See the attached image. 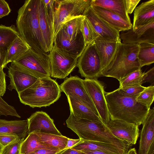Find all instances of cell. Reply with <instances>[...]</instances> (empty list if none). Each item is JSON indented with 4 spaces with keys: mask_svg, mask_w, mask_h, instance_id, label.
Returning <instances> with one entry per match:
<instances>
[{
    "mask_svg": "<svg viewBox=\"0 0 154 154\" xmlns=\"http://www.w3.org/2000/svg\"><path fill=\"white\" fill-rule=\"evenodd\" d=\"M110 119L123 121L138 126L142 124L149 109L137 97L121 93L117 89L105 93Z\"/></svg>",
    "mask_w": 154,
    "mask_h": 154,
    "instance_id": "1",
    "label": "cell"
},
{
    "mask_svg": "<svg viewBox=\"0 0 154 154\" xmlns=\"http://www.w3.org/2000/svg\"><path fill=\"white\" fill-rule=\"evenodd\" d=\"M39 1H25L17 12L16 28L19 36L31 48L44 52L38 22Z\"/></svg>",
    "mask_w": 154,
    "mask_h": 154,
    "instance_id": "2",
    "label": "cell"
},
{
    "mask_svg": "<svg viewBox=\"0 0 154 154\" xmlns=\"http://www.w3.org/2000/svg\"><path fill=\"white\" fill-rule=\"evenodd\" d=\"M67 127L84 140L112 143L129 149L132 145L115 136L107 126L97 121L75 117L70 113Z\"/></svg>",
    "mask_w": 154,
    "mask_h": 154,
    "instance_id": "3",
    "label": "cell"
},
{
    "mask_svg": "<svg viewBox=\"0 0 154 154\" xmlns=\"http://www.w3.org/2000/svg\"><path fill=\"white\" fill-rule=\"evenodd\" d=\"M60 86L50 77L38 78L31 86L19 93L18 97L23 104L33 108L49 106L61 96Z\"/></svg>",
    "mask_w": 154,
    "mask_h": 154,
    "instance_id": "4",
    "label": "cell"
},
{
    "mask_svg": "<svg viewBox=\"0 0 154 154\" xmlns=\"http://www.w3.org/2000/svg\"><path fill=\"white\" fill-rule=\"evenodd\" d=\"M139 48V45L121 43L112 61L102 71L101 76L114 78L120 82L130 73L141 69L137 57Z\"/></svg>",
    "mask_w": 154,
    "mask_h": 154,
    "instance_id": "5",
    "label": "cell"
},
{
    "mask_svg": "<svg viewBox=\"0 0 154 154\" xmlns=\"http://www.w3.org/2000/svg\"><path fill=\"white\" fill-rule=\"evenodd\" d=\"M90 0H58L53 23V40L63 25L75 17L83 15L90 5Z\"/></svg>",
    "mask_w": 154,
    "mask_h": 154,
    "instance_id": "6",
    "label": "cell"
},
{
    "mask_svg": "<svg viewBox=\"0 0 154 154\" xmlns=\"http://www.w3.org/2000/svg\"><path fill=\"white\" fill-rule=\"evenodd\" d=\"M48 54L31 48L14 62L24 69L39 78L50 77Z\"/></svg>",
    "mask_w": 154,
    "mask_h": 154,
    "instance_id": "7",
    "label": "cell"
},
{
    "mask_svg": "<svg viewBox=\"0 0 154 154\" xmlns=\"http://www.w3.org/2000/svg\"><path fill=\"white\" fill-rule=\"evenodd\" d=\"M78 59L77 66L82 77L97 79L101 76V61L94 42L86 46Z\"/></svg>",
    "mask_w": 154,
    "mask_h": 154,
    "instance_id": "8",
    "label": "cell"
},
{
    "mask_svg": "<svg viewBox=\"0 0 154 154\" xmlns=\"http://www.w3.org/2000/svg\"><path fill=\"white\" fill-rule=\"evenodd\" d=\"M51 76L63 79L66 77L77 66L78 59L65 53L53 46L49 52Z\"/></svg>",
    "mask_w": 154,
    "mask_h": 154,
    "instance_id": "9",
    "label": "cell"
},
{
    "mask_svg": "<svg viewBox=\"0 0 154 154\" xmlns=\"http://www.w3.org/2000/svg\"><path fill=\"white\" fill-rule=\"evenodd\" d=\"M83 82L86 91L102 122L107 125L110 119L104 86L97 79H85Z\"/></svg>",
    "mask_w": 154,
    "mask_h": 154,
    "instance_id": "10",
    "label": "cell"
},
{
    "mask_svg": "<svg viewBox=\"0 0 154 154\" xmlns=\"http://www.w3.org/2000/svg\"><path fill=\"white\" fill-rule=\"evenodd\" d=\"M8 69L10 84L8 88L11 91L14 89L18 94L30 87L39 78L23 69L14 61L11 62Z\"/></svg>",
    "mask_w": 154,
    "mask_h": 154,
    "instance_id": "11",
    "label": "cell"
},
{
    "mask_svg": "<svg viewBox=\"0 0 154 154\" xmlns=\"http://www.w3.org/2000/svg\"><path fill=\"white\" fill-rule=\"evenodd\" d=\"M61 91L66 96H74L80 99L98 116L99 114L84 85L83 79L75 76L66 79L60 86Z\"/></svg>",
    "mask_w": 154,
    "mask_h": 154,
    "instance_id": "12",
    "label": "cell"
},
{
    "mask_svg": "<svg viewBox=\"0 0 154 154\" xmlns=\"http://www.w3.org/2000/svg\"><path fill=\"white\" fill-rule=\"evenodd\" d=\"M54 44L53 46L77 59L86 46L81 31L75 38L70 39L61 28L56 35Z\"/></svg>",
    "mask_w": 154,
    "mask_h": 154,
    "instance_id": "13",
    "label": "cell"
},
{
    "mask_svg": "<svg viewBox=\"0 0 154 154\" xmlns=\"http://www.w3.org/2000/svg\"><path fill=\"white\" fill-rule=\"evenodd\" d=\"M107 126L118 139L132 145L136 144L139 135L137 125L123 121L110 119Z\"/></svg>",
    "mask_w": 154,
    "mask_h": 154,
    "instance_id": "14",
    "label": "cell"
},
{
    "mask_svg": "<svg viewBox=\"0 0 154 154\" xmlns=\"http://www.w3.org/2000/svg\"><path fill=\"white\" fill-rule=\"evenodd\" d=\"M28 134L42 133L61 136L56 127L53 120L45 112L37 111L27 119Z\"/></svg>",
    "mask_w": 154,
    "mask_h": 154,
    "instance_id": "15",
    "label": "cell"
},
{
    "mask_svg": "<svg viewBox=\"0 0 154 154\" xmlns=\"http://www.w3.org/2000/svg\"><path fill=\"white\" fill-rule=\"evenodd\" d=\"M122 43L140 45L143 43L154 44V21L139 27L134 31L132 28L120 34Z\"/></svg>",
    "mask_w": 154,
    "mask_h": 154,
    "instance_id": "16",
    "label": "cell"
},
{
    "mask_svg": "<svg viewBox=\"0 0 154 154\" xmlns=\"http://www.w3.org/2000/svg\"><path fill=\"white\" fill-rule=\"evenodd\" d=\"M83 15L88 19L98 37L112 40H121L119 32L98 16L90 5Z\"/></svg>",
    "mask_w": 154,
    "mask_h": 154,
    "instance_id": "17",
    "label": "cell"
},
{
    "mask_svg": "<svg viewBox=\"0 0 154 154\" xmlns=\"http://www.w3.org/2000/svg\"><path fill=\"white\" fill-rule=\"evenodd\" d=\"M138 154H149L154 151V108L149 109L142 124Z\"/></svg>",
    "mask_w": 154,
    "mask_h": 154,
    "instance_id": "18",
    "label": "cell"
},
{
    "mask_svg": "<svg viewBox=\"0 0 154 154\" xmlns=\"http://www.w3.org/2000/svg\"><path fill=\"white\" fill-rule=\"evenodd\" d=\"M38 22L42 37L44 52L48 53L54 45L52 25L48 15L43 0H39L38 7Z\"/></svg>",
    "mask_w": 154,
    "mask_h": 154,
    "instance_id": "19",
    "label": "cell"
},
{
    "mask_svg": "<svg viewBox=\"0 0 154 154\" xmlns=\"http://www.w3.org/2000/svg\"><path fill=\"white\" fill-rule=\"evenodd\" d=\"M82 152L99 151L110 154H126L129 149L112 143L84 140L70 148Z\"/></svg>",
    "mask_w": 154,
    "mask_h": 154,
    "instance_id": "20",
    "label": "cell"
},
{
    "mask_svg": "<svg viewBox=\"0 0 154 154\" xmlns=\"http://www.w3.org/2000/svg\"><path fill=\"white\" fill-rule=\"evenodd\" d=\"M121 40H115L98 37L94 42L99 55L102 71L106 68L114 58Z\"/></svg>",
    "mask_w": 154,
    "mask_h": 154,
    "instance_id": "21",
    "label": "cell"
},
{
    "mask_svg": "<svg viewBox=\"0 0 154 154\" xmlns=\"http://www.w3.org/2000/svg\"><path fill=\"white\" fill-rule=\"evenodd\" d=\"M153 21H154V0H150L142 3L134 9L132 28L134 31L139 27Z\"/></svg>",
    "mask_w": 154,
    "mask_h": 154,
    "instance_id": "22",
    "label": "cell"
},
{
    "mask_svg": "<svg viewBox=\"0 0 154 154\" xmlns=\"http://www.w3.org/2000/svg\"><path fill=\"white\" fill-rule=\"evenodd\" d=\"M97 15L119 32L128 30L132 24L118 15L100 7L90 5Z\"/></svg>",
    "mask_w": 154,
    "mask_h": 154,
    "instance_id": "23",
    "label": "cell"
},
{
    "mask_svg": "<svg viewBox=\"0 0 154 154\" xmlns=\"http://www.w3.org/2000/svg\"><path fill=\"white\" fill-rule=\"evenodd\" d=\"M67 98L70 113L74 116L103 123L99 116L80 99L72 96H68Z\"/></svg>",
    "mask_w": 154,
    "mask_h": 154,
    "instance_id": "24",
    "label": "cell"
},
{
    "mask_svg": "<svg viewBox=\"0 0 154 154\" xmlns=\"http://www.w3.org/2000/svg\"><path fill=\"white\" fill-rule=\"evenodd\" d=\"M27 120H8L0 119V133L16 135L24 138L28 134Z\"/></svg>",
    "mask_w": 154,
    "mask_h": 154,
    "instance_id": "25",
    "label": "cell"
},
{
    "mask_svg": "<svg viewBox=\"0 0 154 154\" xmlns=\"http://www.w3.org/2000/svg\"><path fill=\"white\" fill-rule=\"evenodd\" d=\"M90 5L97 6L108 10L131 23L126 11L125 0H92Z\"/></svg>",
    "mask_w": 154,
    "mask_h": 154,
    "instance_id": "26",
    "label": "cell"
},
{
    "mask_svg": "<svg viewBox=\"0 0 154 154\" xmlns=\"http://www.w3.org/2000/svg\"><path fill=\"white\" fill-rule=\"evenodd\" d=\"M28 134L21 144L20 154H30L37 150L42 149L60 150L41 143L39 140L38 136L35 133H31Z\"/></svg>",
    "mask_w": 154,
    "mask_h": 154,
    "instance_id": "27",
    "label": "cell"
},
{
    "mask_svg": "<svg viewBox=\"0 0 154 154\" xmlns=\"http://www.w3.org/2000/svg\"><path fill=\"white\" fill-rule=\"evenodd\" d=\"M38 136L39 141L42 143L60 150L65 147L68 138L63 136L42 133H35Z\"/></svg>",
    "mask_w": 154,
    "mask_h": 154,
    "instance_id": "28",
    "label": "cell"
},
{
    "mask_svg": "<svg viewBox=\"0 0 154 154\" xmlns=\"http://www.w3.org/2000/svg\"><path fill=\"white\" fill-rule=\"evenodd\" d=\"M31 47L19 36L14 41L8 49L6 64L15 61Z\"/></svg>",
    "mask_w": 154,
    "mask_h": 154,
    "instance_id": "29",
    "label": "cell"
},
{
    "mask_svg": "<svg viewBox=\"0 0 154 154\" xmlns=\"http://www.w3.org/2000/svg\"><path fill=\"white\" fill-rule=\"evenodd\" d=\"M19 36L15 26L0 24V48L8 50L14 40Z\"/></svg>",
    "mask_w": 154,
    "mask_h": 154,
    "instance_id": "30",
    "label": "cell"
},
{
    "mask_svg": "<svg viewBox=\"0 0 154 154\" xmlns=\"http://www.w3.org/2000/svg\"><path fill=\"white\" fill-rule=\"evenodd\" d=\"M137 57L141 68L154 62V44L143 43L139 45Z\"/></svg>",
    "mask_w": 154,
    "mask_h": 154,
    "instance_id": "31",
    "label": "cell"
},
{
    "mask_svg": "<svg viewBox=\"0 0 154 154\" xmlns=\"http://www.w3.org/2000/svg\"><path fill=\"white\" fill-rule=\"evenodd\" d=\"M83 15L75 17L65 23L61 28L70 39L75 38L81 32Z\"/></svg>",
    "mask_w": 154,
    "mask_h": 154,
    "instance_id": "32",
    "label": "cell"
},
{
    "mask_svg": "<svg viewBox=\"0 0 154 154\" xmlns=\"http://www.w3.org/2000/svg\"><path fill=\"white\" fill-rule=\"evenodd\" d=\"M144 72L140 69L130 73L119 82V88L142 85Z\"/></svg>",
    "mask_w": 154,
    "mask_h": 154,
    "instance_id": "33",
    "label": "cell"
},
{
    "mask_svg": "<svg viewBox=\"0 0 154 154\" xmlns=\"http://www.w3.org/2000/svg\"><path fill=\"white\" fill-rule=\"evenodd\" d=\"M81 31L86 46L93 43L98 37L90 22L84 16L82 21Z\"/></svg>",
    "mask_w": 154,
    "mask_h": 154,
    "instance_id": "34",
    "label": "cell"
},
{
    "mask_svg": "<svg viewBox=\"0 0 154 154\" xmlns=\"http://www.w3.org/2000/svg\"><path fill=\"white\" fill-rule=\"evenodd\" d=\"M154 99V86L146 87L136 97V100L146 106L148 109L153 103Z\"/></svg>",
    "mask_w": 154,
    "mask_h": 154,
    "instance_id": "35",
    "label": "cell"
},
{
    "mask_svg": "<svg viewBox=\"0 0 154 154\" xmlns=\"http://www.w3.org/2000/svg\"><path fill=\"white\" fill-rule=\"evenodd\" d=\"M1 116L21 117L15 108L8 104L0 96V116Z\"/></svg>",
    "mask_w": 154,
    "mask_h": 154,
    "instance_id": "36",
    "label": "cell"
},
{
    "mask_svg": "<svg viewBox=\"0 0 154 154\" xmlns=\"http://www.w3.org/2000/svg\"><path fill=\"white\" fill-rule=\"evenodd\" d=\"M24 138H20L3 147L1 154H20L21 144Z\"/></svg>",
    "mask_w": 154,
    "mask_h": 154,
    "instance_id": "37",
    "label": "cell"
},
{
    "mask_svg": "<svg viewBox=\"0 0 154 154\" xmlns=\"http://www.w3.org/2000/svg\"><path fill=\"white\" fill-rule=\"evenodd\" d=\"M146 87L142 85L134 86L122 88H118L119 91L126 96L137 97Z\"/></svg>",
    "mask_w": 154,
    "mask_h": 154,
    "instance_id": "38",
    "label": "cell"
},
{
    "mask_svg": "<svg viewBox=\"0 0 154 154\" xmlns=\"http://www.w3.org/2000/svg\"><path fill=\"white\" fill-rule=\"evenodd\" d=\"M20 138L18 136L15 134L0 133V144L4 147Z\"/></svg>",
    "mask_w": 154,
    "mask_h": 154,
    "instance_id": "39",
    "label": "cell"
},
{
    "mask_svg": "<svg viewBox=\"0 0 154 154\" xmlns=\"http://www.w3.org/2000/svg\"><path fill=\"white\" fill-rule=\"evenodd\" d=\"M11 11L8 3L5 0H0V19L8 15Z\"/></svg>",
    "mask_w": 154,
    "mask_h": 154,
    "instance_id": "40",
    "label": "cell"
},
{
    "mask_svg": "<svg viewBox=\"0 0 154 154\" xmlns=\"http://www.w3.org/2000/svg\"><path fill=\"white\" fill-rule=\"evenodd\" d=\"M146 82H149L151 85L154 86V67H153L146 72H144L142 84Z\"/></svg>",
    "mask_w": 154,
    "mask_h": 154,
    "instance_id": "41",
    "label": "cell"
},
{
    "mask_svg": "<svg viewBox=\"0 0 154 154\" xmlns=\"http://www.w3.org/2000/svg\"><path fill=\"white\" fill-rule=\"evenodd\" d=\"M6 74L3 68H0V96H3L5 93L6 84L5 80Z\"/></svg>",
    "mask_w": 154,
    "mask_h": 154,
    "instance_id": "42",
    "label": "cell"
},
{
    "mask_svg": "<svg viewBox=\"0 0 154 154\" xmlns=\"http://www.w3.org/2000/svg\"><path fill=\"white\" fill-rule=\"evenodd\" d=\"M125 7L128 14H131L140 0H125Z\"/></svg>",
    "mask_w": 154,
    "mask_h": 154,
    "instance_id": "43",
    "label": "cell"
},
{
    "mask_svg": "<svg viewBox=\"0 0 154 154\" xmlns=\"http://www.w3.org/2000/svg\"><path fill=\"white\" fill-rule=\"evenodd\" d=\"M8 50L0 48V68H4L7 66L6 61Z\"/></svg>",
    "mask_w": 154,
    "mask_h": 154,
    "instance_id": "44",
    "label": "cell"
},
{
    "mask_svg": "<svg viewBox=\"0 0 154 154\" xmlns=\"http://www.w3.org/2000/svg\"><path fill=\"white\" fill-rule=\"evenodd\" d=\"M60 151L56 149H42L37 150L30 154H57Z\"/></svg>",
    "mask_w": 154,
    "mask_h": 154,
    "instance_id": "45",
    "label": "cell"
},
{
    "mask_svg": "<svg viewBox=\"0 0 154 154\" xmlns=\"http://www.w3.org/2000/svg\"><path fill=\"white\" fill-rule=\"evenodd\" d=\"M81 140V139L79 138L77 139H73L68 138L67 144L63 149L71 148L79 143Z\"/></svg>",
    "mask_w": 154,
    "mask_h": 154,
    "instance_id": "46",
    "label": "cell"
},
{
    "mask_svg": "<svg viewBox=\"0 0 154 154\" xmlns=\"http://www.w3.org/2000/svg\"><path fill=\"white\" fill-rule=\"evenodd\" d=\"M57 154H81L80 151L71 149L70 148L63 149Z\"/></svg>",
    "mask_w": 154,
    "mask_h": 154,
    "instance_id": "47",
    "label": "cell"
},
{
    "mask_svg": "<svg viewBox=\"0 0 154 154\" xmlns=\"http://www.w3.org/2000/svg\"><path fill=\"white\" fill-rule=\"evenodd\" d=\"M80 153L81 154H110L106 152L99 151H89L84 152L80 151Z\"/></svg>",
    "mask_w": 154,
    "mask_h": 154,
    "instance_id": "48",
    "label": "cell"
},
{
    "mask_svg": "<svg viewBox=\"0 0 154 154\" xmlns=\"http://www.w3.org/2000/svg\"><path fill=\"white\" fill-rule=\"evenodd\" d=\"M126 154H137L136 150L134 148L130 149Z\"/></svg>",
    "mask_w": 154,
    "mask_h": 154,
    "instance_id": "49",
    "label": "cell"
},
{
    "mask_svg": "<svg viewBox=\"0 0 154 154\" xmlns=\"http://www.w3.org/2000/svg\"><path fill=\"white\" fill-rule=\"evenodd\" d=\"M3 147L0 144V154H1Z\"/></svg>",
    "mask_w": 154,
    "mask_h": 154,
    "instance_id": "50",
    "label": "cell"
}]
</instances>
